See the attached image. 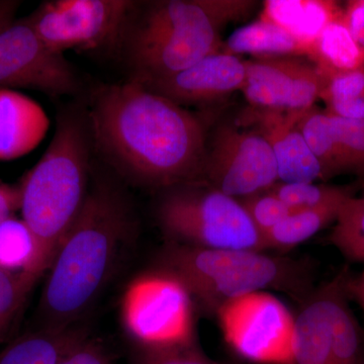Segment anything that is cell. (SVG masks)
<instances>
[{
    "label": "cell",
    "mask_w": 364,
    "mask_h": 364,
    "mask_svg": "<svg viewBox=\"0 0 364 364\" xmlns=\"http://www.w3.org/2000/svg\"><path fill=\"white\" fill-rule=\"evenodd\" d=\"M245 76V61L221 51L171 77L140 85L186 107L210 105L241 90Z\"/></svg>",
    "instance_id": "13"
},
{
    "label": "cell",
    "mask_w": 364,
    "mask_h": 364,
    "mask_svg": "<svg viewBox=\"0 0 364 364\" xmlns=\"http://www.w3.org/2000/svg\"><path fill=\"white\" fill-rule=\"evenodd\" d=\"M347 294L348 296H353L364 311V270L355 279H348Z\"/></svg>",
    "instance_id": "35"
},
{
    "label": "cell",
    "mask_w": 364,
    "mask_h": 364,
    "mask_svg": "<svg viewBox=\"0 0 364 364\" xmlns=\"http://www.w3.org/2000/svg\"><path fill=\"white\" fill-rule=\"evenodd\" d=\"M303 114L259 111L250 117L259 124V133L272 146L277 165L279 182L324 181L322 168L301 132L296 128Z\"/></svg>",
    "instance_id": "14"
},
{
    "label": "cell",
    "mask_w": 364,
    "mask_h": 364,
    "mask_svg": "<svg viewBox=\"0 0 364 364\" xmlns=\"http://www.w3.org/2000/svg\"><path fill=\"white\" fill-rule=\"evenodd\" d=\"M21 184H9L0 181V223L14 218L21 210Z\"/></svg>",
    "instance_id": "33"
},
{
    "label": "cell",
    "mask_w": 364,
    "mask_h": 364,
    "mask_svg": "<svg viewBox=\"0 0 364 364\" xmlns=\"http://www.w3.org/2000/svg\"><path fill=\"white\" fill-rule=\"evenodd\" d=\"M158 265L181 280L195 303L212 315L232 299L265 289L304 296L312 282L306 263L263 251L198 248L171 242L163 249Z\"/></svg>",
    "instance_id": "5"
},
{
    "label": "cell",
    "mask_w": 364,
    "mask_h": 364,
    "mask_svg": "<svg viewBox=\"0 0 364 364\" xmlns=\"http://www.w3.org/2000/svg\"><path fill=\"white\" fill-rule=\"evenodd\" d=\"M334 223L330 242L349 259L364 262L363 198H347Z\"/></svg>",
    "instance_id": "24"
},
{
    "label": "cell",
    "mask_w": 364,
    "mask_h": 364,
    "mask_svg": "<svg viewBox=\"0 0 364 364\" xmlns=\"http://www.w3.org/2000/svg\"><path fill=\"white\" fill-rule=\"evenodd\" d=\"M329 114L343 171L364 174V119H344Z\"/></svg>",
    "instance_id": "28"
},
{
    "label": "cell",
    "mask_w": 364,
    "mask_h": 364,
    "mask_svg": "<svg viewBox=\"0 0 364 364\" xmlns=\"http://www.w3.org/2000/svg\"><path fill=\"white\" fill-rule=\"evenodd\" d=\"M268 191L286 203L293 212L343 202L352 196L349 188L317 184L316 182H277Z\"/></svg>",
    "instance_id": "25"
},
{
    "label": "cell",
    "mask_w": 364,
    "mask_h": 364,
    "mask_svg": "<svg viewBox=\"0 0 364 364\" xmlns=\"http://www.w3.org/2000/svg\"><path fill=\"white\" fill-rule=\"evenodd\" d=\"M134 364H217L203 353L198 343L164 348H138Z\"/></svg>",
    "instance_id": "30"
},
{
    "label": "cell",
    "mask_w": 364,
    "mask_h": 364,
    "mask_svg": "<svg viewBox=\"0 0 364 364\" xmlns=\"http://www.w3.org/2000/svg\"><path fill=\"white\" fill-rule=\"evenodd\" d=\"M313 60L324 76L364 67V53L349 32L343 14L321 33Z\"/></svg>",
    "instance_id": "20"
},
{
    "label": "cell",
    "mask_w": 364,
    "mask_h": 364,
    "mask_svg": "<svg viewBox=\"0 0 364 364\" xmlns=\"http://www.w3.org/2000/svg\"><path fill=\"white\" fill-rule=\"evenodd\" d=\"M195 299L166 270L141 273L124 291L121 320L138 348H164L196 342Z\"/></svg>",
    "instance_id": "7"
},
{
    "label": "cell",
    "mask_w": 364,
    "mask_h": 364,
    "mask_svg": "<svg viewBox=\"0 0 364 364\" xmlns=\"http://www.w3.org/2000/svg\"><path fill=\"white\" fill-rule=\"evenodd\" d=\"M240 202L251 221L262 235L267 233L293 213L286 203L270 191L254 193L241 198Z\"/></svg>",
    "instance_id": "29"
},
{
    "label": "cell",
    "mask_w": 364,
    "mask_h": 364,
    "mask_svg": "<svg viewBox=\"0 0 364 364\" xmlns=\"http://www.w3.org/2000/svg\"><path fill=\"white\" fill-rule=\"evenodd\" d=\"M320 97L327 112L350 119H364V67L324 76Z\"/></svg>",
    "instance_id": "23"
},
{
    "label": "cell",
    "mask_w": 364,
    "mask_h": 364,
    "mask_svg": "<svg viewBox=\"0 0 364 364\" xmlns=\"http://www.w3.org/2000/svg\"><path fill=\"white\" fill-rule=\"evenodd\" d=\"M342 14L343 9L337 2L327 0H267L263 4L260 20L284 28L312 48L315 54L321 33Z\"/></svg>",
    "instance_id": "17"
},
{
    "label": "cell",
    "mask_w": 364,
    "mask_h": 364,
    "mask_svg": "<svg viewBox=\"0 0 364 364\" xmlns=\"http://www.w3.org/2000/svg\"><path fill=\"white\" fill-rule=\"evenodd\" d=\"M296 128L317 158L324 181L344 172L331 119L327 112L317 111L314 107L309 109L299 119Z\"/></svg>",
    "instance_id": "22"
},
{
    "label": "cell",
    "mask_w": 364,
    "mask_h": 364,
    "mask_svg": "<svg viewBox=\"0 0 364 364\" xmlns=\"http://www.w3.org/2000/svg\"><path fill=\"white\" fill-rule=\"evenodd\" d=\"M227 54H250L257 57H301L313 58L312 48L280 26L259 20L241 26L223 43Z\"/></svg>",
    "instance_id": "18"
},
{
    "label": "cell",
    "mask_w": 364,
    "mask_h": 364,
    "mask_svg": "<svg viewBox=\"0 0 364 364\" xmlns=\"http://www.w3.org/2000/svg\"><path fill=\"white\" fill-rule=\"evenodd\" d=\"M82 87L65 55L50 51L26 18L0 32V88H26L60 97L80 95Z\"/></svg>",
    "instance_id": "11"
},
{
    "label": "cell",
    "mask_w": 364,
    "mask_h": 364,
    "mask_svg": "<svg viewBox=\"0 0 364 364\" xmlns=\"http://www.w3.org/2000/svg\"><path fill=\"white\" fill-rule=\"evenodd\" d=\"M225 341L256 364H294L296 317L279 298L255 291L228 301L215 313Z\"/></svg>",
    "instance_id": "8"
},
{
    "label": "cell",
    "mask_w": 364,
    "mask_h": 364,
    "mask_svg": "<svg viewBox=\"0 0 364 364\" xmlns=\"http://www.w3.org/2000/svg\"><path fill=\"white\" fill-rule=\"evenodd\" d=\"M33 287L23 272L0 269V345L9 338Z\"/></svg>",
    "instance_id": "27"
},
{
    "label": "cell",
    "mask_w": 364,
    "mask_h": 364,
    "mask_svg": "<svg viewBox=\"0 0 364 364\" xmlns=\"http://www.w3.org/2000/svg\"><path fill=\"white\" fill-rule=\"evenodd\" d=\"M330 282L311 294L296 317L294 364H334Z\"/></svg>",
    "instance_id": "16"
},
{
    "label": "cell",
    "mask_w": 364,
    "mask_h": 364,
    "mask_svg": "<svg viewBox=\"0 0 364 364\" xmlns=\"http://www.w3.org/2000/svg\"><path fill=\"white\" fill-rule=\"evenodd\" d=\"M345 200L291 213L284 221L263 235L265 248L289 250L309 240L330 223L336 221L340 208Z\"/></svg>",
    "instance_id": "21"
},
{
    "label": "cell",
    "mask_w": 364,
    "mask_h": 364,
    "mask_svg": "<svg viewBox=\"0 0 364 364\" xmlns=\"http://www.w3.org/2000/svg\"><path fill=\"white\" fill-rule=\"evenodd\" d=\"M363 200H364V196H363Z\"/></svg>",
    "instance_id": "37"
},
{
    "label": "cell",
    "mask_w": 364,
    "mask_h": 364,
    "mask_svg": "<svg viewBox=\"0 0 364 364\" xmlns=\"http://www.w3.org/2000/svg\"><path fill=\"white\" fill-rule=\"evenodd\" d=\"M35 254V241L23 220L14 217L0 223V269L28 272Z\"/></svg>",
    "instance_id": "26"
},
{
    "label": "cell",
    "mask_w": 364,
    "mask_h": 364,
    "mask_svg": "<svg viewBox=\"0 0 364 364\" xmlns=\"http://www.w3.org/2000/svg\"><path fill=\"white\" fill-rule=\"evenodd\" d=\"M56 364H112L105 347L83 331L61 354Z\"/></svg>",
    "instance_id": "31"
},
{
    "label": "cell",
    "mask_w": 364,
    "mask_h": 364,
    "mask_svg": "<svg viewBox=\"0 0 364 364\" xmlns=\"http://www.w3.org/2000/svg\"><path fill=\"white\" fill-rule=\"evenodd\" d=\"M359 364H364V358H361L360 361H359Z\"/></svg>",
    "instance_id": "36"
},
{
    "label": "cell",
    "mask_w": 364,
    "mask_h": 364,
    "mask_svg": "<svg viewBox=\"0 0 364 364\" xmlns=\"http://www.w3.org/2000/svg\"><path fill=\"white\" fill-rule=\"evenodd\" d=\"M79 326L66 330L39 328L18 337L0 351V364H56L79 335Z\"/></svg>",
    "instance_id": "19"
},
{
    "label": "cell",
    "mask_w": 364,
    "mask_h": 364,
    "mask_svg": "<svg viewBox=\"0 0 364 364\" xmlns=\"http://www.w3.org/2000/svg\"><path fill=\"white\" fill-rule=\"evenodd\" d=\"M86 109L95 153L127 181L202 183L208 135L193 112L131 79L98 88Z\"/></svg>",
    "instance_id": "1"
},
{
    "label": "cell",
    "mask_w": 364,
    "mask_h": 364,
    "mask_svg": "<svg viewBox=\"0 0 364 364\" xmlns=\"http://www.w3.org/2000/svg\"><path fill=\"white\" fill-rule=\"evenodd\" d=\"M343 18L352 37L364 53V0L347 2L343 9Z\"/></svg>",
    "instance_id": "32"
},
{
    "label": "cell",
    "mask_w": 364,
    "mask_h": 364,
    "mask_svg": "<svg viewBox=\"0 0 364 364\" xmlns=\"http://www.w3.org/2000/svg\"><path fill=\"white\" fill-rule=\"evenodd\" d=\"M136 6L131 0H53L26 18L50 51L64 55L121 42Z\"/></svg>",
    "instance_id": "9"
},
{
    "label": "cell",
    "mask_w": 364,
    "mask_h": 364,
    "mask_svg": "<svg viewBox=\"0 0 364 364\" xmlns=\"http://www.w3.org/2000/svg\"><path fill=\"white\" fill-rule=\"evenodd\" d=\"M279 182L272 146L259 132L221 124L207 141L202 183L241 200Z\"/></svg>",
    "instance_id": "10"
},
{
    "label": "cell",
    "mask_w": 364,
    "mask_h": 364,
    "mask_svg": "<svg viewBox=\"0 0 364 364\" xmlns=\"http://www.w3.org/2000/svg\"><path fill=\"white\" fill-rule=\"evenodd\" d=\"M135 231V215L123 191L111 182L93 183L46 273L40 328L77 326L117 272Z\"/></svg>",
    "instance_id": "2"
},
{
    "label": "cell",
    "mask_w": 364,
    "mask_h": 364,
    "mask_svg": "<svg viewBox=\"0 0 364 364\" xmlns=\"http://www.w3.org/2000/svg\"><path fill=\"white\" fill-rule=\"evenodd\" d=\"M254 4L167 0L148 4L138 23L128 21L121 40L127 46L131 80L149 83L171 77L221 52L223 26L240 20Z\"/></svg>",
    "instance_id": "4"
},
{
    "label": "cell",
    "mask_w": 364,
    "mask_h": 364,
    "mask_svg": "<svg viewBox=\"0 0 364 364\" xmlns=\"http://www.w3.org/2000/svg\"><path fill=\"white\" fill-rule=\"evenodd\" d=\"M217 364H222V363H217Z\"/></svg>",
    "instance_id": "38"
},
{
    "label": "cell",
    "mask_w": 364,
    "mask_h": 364,
    "mask_svg": "<svg viewBox=\"0 0 364 364\" xmlns=\"http://www.w3.org/2000/svg\"><path fill=\"white\" fill-rule=\"evenodd\" d=\"M21 1L0 0V32L16 21V14Z\"/></svg>",
    "instance_id": "34"
},
{
    "label": "cell",
    "mask_w": 364,
    "mask_h": 364,
    "mask_svg": "<svg viewBox=\"0 0 364 364\" xmlns=\"http://www.w3.org/2000/svg\"><path fill=\"white\" fill-rule=\"evenodd\" d=\"M49 128V117L35 100L0 88V161H11L32 152Z\"/></svg>",
    "instance_id": "15"
},
{
    "label": "cell",
    "mask_w": 364,
    "mask_h": 364,
    "mask_svg": "<svg viewBox=\"0 0 364 364\" xmlns=\"http://www.w3.org/2000/svg\"><path fill=\"white\" fill-rule=\"evenodd\" d=\"M161 229L181 245L220 250L264 251L263 235L240 200L203 183L169 188L157 208Z\"/></svg>",
    "instance_id": "6"
},
{
    "label": "cell",
    "mask_w": 364,
    "mask_h": 364,
    "mask_svg": "<svg viewBox=\"0 0 364 364\" xmlns=\"http://www.w3.org/2000/svg\"><path fill=\"white\" fill-rule=\"evenodd\" d=\"M95 153L86 107H63L47 150L20 182L21 220L35 241L32 264L23 274L35 284L85 203Z\"/></svg>",
    "instance_id": "3"
},
{
    "label": "cell",
    "mask_w": 364,
    "mask_h": 364,
    "mask_svg": "<svg viewBox=\"0 0 364 364\" xmlns=\"http://www.w3.org/2000/svg\"><path fill=\"white\" fill-rule=\"evenodd\" d=\"M242 91L259 111L303 114L320 97L325 77L316 64L299 57H257L245 61Z\"/></svg>",
    "instance_id": "12"
}]
</instances>
